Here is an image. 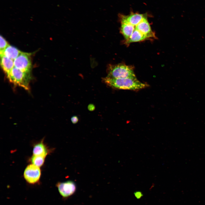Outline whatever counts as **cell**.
Segmentation results:
<instances>
[{
    "label": "cell",
    "mask_w": 205,
    "mask_h": 205,
    "mask_svg": "<svg viewBox=\"0 0 205 205\" xmlns=\"http://www.w3.org/2000/svg\"><path fill=\"white\" fill-rule=\"evenodd\" d=\"M7 77L9 81L14 84L26 90L29 89L30 73L24 72L14 67Z\"/></svg>",
    "instance_id": "cell-3"
},
{
    "label": "cell",
    "mask_w": 205,
    "mask_h": 205,
    "mask_svg": "<svg viewBox=\"0 0 205 205\" xmlns=\"http://www.w3.org/2000/svg\"><path fill=\"white\" fill-rule=\"evenodd\" d=\"M120 32L124 38L126 42L128 41L135 29V26L126 22L121 21Z\"/></svg>",
    "instance_id": "cell-9"
},
{
    "label": "cell",
    "mask_w": 205,
    "mask_h": 205,
    "mask_svg": "<svg viewBox=\"0 0 205 205\" xmlns=\"http://www.w3.org/2000/svg\"><path fill=\"white\" fill-rule=\"evenodd\" d=\"M56 186L59 193L64 198H67L73 195L76 190L75 183L71 181L58 182Z\"/></svg>",
    "instance_id": "cell-6"
},
{
    "label": "cell",
    "mask_w": 205,
    "mask_h": 205,
    "mask_svg": "<svg viewBox=\"0 0 205 205\" xmlns=\"http://www.w3.org/2000/svg\"><path fill=\"white\" fill-rule=\"evenodd\" d=\"M45 157L40 155H33L30 159L32 164L40 167L44 163Z\"/></svg>",
    "instance_id": "cell-14"
},
{
    "label": "cell",
    "mask_w": 205,
    "mask_h": 205,
    "mask_svg": "<svg viewBox=\"0 0 205 205\" xmlns=\"http://www.w3.org/2000/svg\"><path fill=\"white\" fill-rule=\"evenodd\" d=\"M0 57L1 66L7 75L14 67V60L4 56Z\"/></svg>",
    "instance_id": "cell-10"
},
{
    "label": "cell",
    "mask_w": 205,
    "mask_h": 205,
    "mask_svg": "<svg viewBox=\"0 0 205 205\" xmlns=\"http://www.w3.org/2000/svg\"><path fill=\"white\" fill-rule=\"evenodd\" d=\"M0 53H2L9 45L7 42L1 36H0Z\"/></svg>",
    "instance_id": "cell-15"
},
{
    "label": "cell",
    "mask_w": 205,
    "mask_h": 205,
    "mask_svg": "<svg viewBox=\"0 0 205 205\" xmlns=\"http://www.w3.org/2000/svg\"><path fill=\"white\" fill-rule=\"evenodd\" d=\"M22 52L17 48L9 45L0 54V56H4L14 60Z\"/></svg>",
    "instance_id": "cell-11"
},
{
    "label": "cell",
    "mask_w": 205,
    "mask_h": 205,
    "mask_svg": "<svg viewBox=\"0 0 205 205\" xmlns=\"http://www.w3.org/2000/svg\"><path fill=\"white\" fill-rule=\"evenodd\" d=\"M149 38L147 36L135 28L129 40L126 42V43L129 44L132 42L143 41Z\"/></svg>",
    "instance_id": "cell-13"
},
{
    "label": "cell",
    "mask_w": 205,
    "mask_h": 205,
    "mask_svg": "<svg viewBox=\"0 0 205 205\" xmlns=\"http://www.w3.org/2000/svg\"><path fill=\"white\" fill-rule=\"evenodd\" d=\"M135 28L149 38H155L154 33L152 31L147 19L145 18L135 26Z\"/></svg>",
    "instance_id": "cell-8"
},
{
    "label": "cell",
    "mask_w": 205,
    "mask_h": 205,
    "mask_svg": "<svg viewBox=\"0 0 205 205\" xmlns=\"http://www.w3.org/2000/svg\"><path fill=\"white\" fill-rule=\"evenodd\" d=\"M102 80L107 86L120 89L136 90L148 86L147 84L141 82L136 78H112L106 77Z\"/></svg>",
    "instance_id": "cell-1"
},
{
    "label": "cell",
    "mask_w": 205,
    "mask_h": 205,
    "mask_svg": "<svg viewBox=\"0 0 205 205\" xmlns=\"http://www.w3.org/2000/svg\"><path fill=\"white\" fill-rule=\"evenodd\" d=\"M41 174L40 167L32 164L28 165L25 168L24 172V177L28 183L33 184L38 182Z\"/></svg>",
    "instance_id": "cell-5"
},
{
    "label": "cell",
    "mask_w": 205,
    "mask_h": 205,
    "mask_svg": "<svg viewBox=\"0 0 205 205\" xmlns=\"http://www.w3.org/2000/svg\"><path fill=\"white\" fill-rule=\"evenodd\" d=\"M88 109L90 111H93L94 110L95 106L93 104H89L88 107Z\"/></svg>",
    "instance_id": "cell-18"
},
{
    "label": "cell",
    "mask_w": 205,
    "mask_h": 205,
    "mask_svg": "<svg viewBox=\"0 0 205 205\" xmlns=\"http://www.w3.org/2000/svg\"><path fill=\"white\" fill-rule=\"evenodd\" d=\"M107 77L112 78H136L133 68L123 63L109 64L107 66Z\"/></svg>",
    "instance_id": "cell-2"
},
{
    "label": "cell",
    "mask_w": 205,
    "mask_h": 205,
    "mask_svg": "<svg viewBox=\"0 0 205 205\" xmlns=\"http://www.w3.org/2000/svg\"><path fill=\"white\" fill-rule=\"evenodd\" d=\"M145 17L143 15L138 13H132L127 16H120V21L126 22L135 26Z\"/></svg>",
    "instance_id": "cell-7"
},
{
    "label": "cell",
    "mask_w": 205,
    "mask_h": 205,
    "mask_svg": "<svg viewBox=\"0 0 205 205\" xmlns=\"http://www.w3.org/2000/svg\"><path fill=\"white\" fill-rule=\"evenodd\" d=\"M135 197L138 199H139L141 198L143 196V194L140 191H136L134 193Z\"/></svg>",
    "instance_id": "cell-16"
},
{
    "label": "cell",
    "mask_w": 205,
    "mask_h": 205,
    "mask_svg": "<svg viewBox=\"0 0 205 205\" xmlns=\"http://www.w3.org/2000/svg\"><path fill=\"white\" fill-rule=\"evenodd\" d=\"M30 55V53L22 52L14 60V67L30 73L32 67Z\"/></svg>",
    "instance_id": "cell-4"
},
{
    "label": "cell",
    "mask_w": 205,
    "mask_h": 205,
    "mask_svg": "<svg viewBox=\"0 0 205 205\" xmlns=\"http://www.w3.org/2000/svg\"><path fill=\"white\" fill-rule=\"evenodd\" d=\"M48 152V149L42 141L35 144L33 148V155L46 157Z\"/></svg>",
    "instance_id": "cell-12"
},
{
    "label": "cell",
    "mask_w": 205,
    "mask_h": 205,
    "mask_svg": "<svg viewBox=\"0 0 205 205\" xmlns=\"http://www.w3.org/2000/svg\"><path fill=\"white\" fill-rule=\"evenodd\" d=\"M71 120L73 124H75L78 121V118L77 116H73L71 118Z\"/></svg>",
    "instance_id": "cell-17"
}]
</instances>
